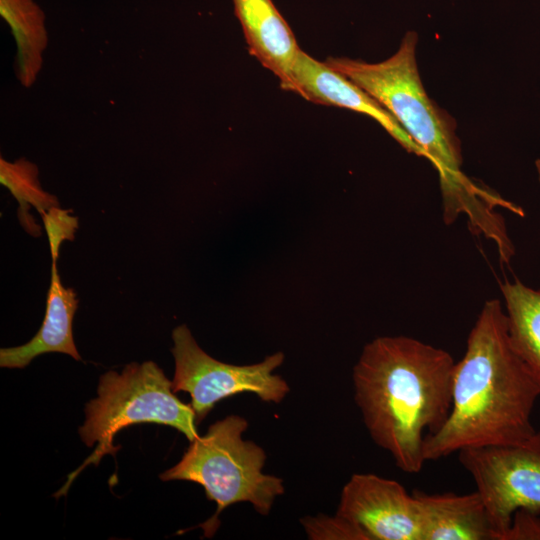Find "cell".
Wrapping results in <instances>:
<instances>
[{"instance_id":"4fadbf2b","label":"cell","mask_w":540,"mask_h":540,"mask_svg":"<svg viewBox=\"0 0 540 540\" xmlns=\"http://www.w3.org/2000/svg\"><path fill=\"white\" fill-rule=\"evenodd\" d=\"M500 289L511 343L540 388V289L518 279Z\"/></svg>"},{"instance_id":"ba28073f","label":"cell","mask_w":540,"mask_h":540,"mask_svg":"<svg viewBox=\"0 0 540 540\" xmlns=\"http://www.w3.org/2000/svg\"><path fill=\"white\" fill-rule=\"evenodd\" d=\"M336 514L360 528L368 540H421L413 494L397 481L372 473L351 476L341 491Z\"/></svg>"},{"instance_id":"5bb4252c","label":"cell","mask_w":540,"mask_h":540,"mask_svg":"<svg viewBox=\"0 0 540 540\" xmlns=\"http://www.w3.org/2000/svg\"><path fill=\"white\" fill-rule=\"evenodd\" d=\"M0 15L16 41L17 78L23 86L30 87L42 67L48 41L44 12L33 0H0Z\"/></svg>"},{"instance_id":"e0dca14e","label":"cell","mask_w":540,"mask_h":540,"mask_svg":"<svg viewBox=\"0 0 540 540\" xmlns=\"http://www.w3.org/2000/svg\"><path fill=\"white\" fill-rule=\"evenodd\" d=\"M41 217L48 236L52 261L57 262L61 243L74 240L78 218L59 206L50 208L41 214Z\"/></svg>"},{"instance_id":"d6986e66","label":"cell","mask_w":540,"mask_h":540,"mask_svg":"<svg viewBox=\"0 0 540 540\" xmlns=\"http://www.w3.org/2000/svg\"><path fill=\"white\" fill-rule=\"evenodd\" d=\"M535 166H536V170H537V174H538V180L540 182V159L536 160Z\"/></svg>"},{"instance_id":"5b68a950","label":"cell","mask_w":540,"mask_h":540,"mask_svg":"<svg viewBox=\"0 0 540 540\" xmlns=\"http://www.w3.org/2000/svg\"><path fill=\"white\" fill-rule=\"evenodd\" d=\"M98 396L86 404L85 421L79 428L82 441L94 452L74 471L55 495H63L88 464L97 465L106 454L115 455V435L128 426L154 423L175 428L191 442L199 436L195 412L172 389L163 370L153 361L130 363L121 373L100 376Z\"/></svg>"},{"instance_id":"30bf717a","label":"cell","mask_w":540,"mask_h":540,"mask_svg":"<svg viewBox=\"0 0 540 540\" xmlns=\"http://www.w3.org/2000/svg\"><path fill=\"white\" fill-rule=\"evenodd\" d=\"M244 37L253 55L295 93L292 70L300 52L295 36L272 0H232Z\"/></svg>"},{"instance_id":"ac0fdd59","label":"cell","mask_w":540,"mask_h":540,"mask_svg":"<svg viewBox=\"0 0 540 540\" xmlns=\"http://www.w3.org/2000/svg\"><path fill=\"white\" fill-rule=\"evenodd\" d=\"M503 540H540V514L518 509Z\"/></svg>"},{"instance_id":"8fae6325","label":"cell","mask_w":540,"mask_h":540,"mask_svg":"<svg viewBox=\"0 0 540 540\" xmlns=\"http://www.w3.org/2000/svg\"><path fill=\"white\" fill-rule=\"evenodd\" d=\"M421 540H498L485 504L477 491L427 494L415 490Z\"/></svg>"},{"instance_id":"8992f818","label":"cell","mask_w":540,"mask_h":540,"mask_svg":"<svg viewBox=\"0 0 540 540\" xmlns=\"http://www.w3.org/2000/svg\"><path fill=\"white\" fill-rule=\"evenodd\" d=\"M175 373L174 392L191 397L197 425L219 401L240 393H253L264 402L280 403L289 393L287 382L273 371L284 361L276 352L251 365L227 364L208 355L196 342L186 325L172 331Z\"/></svg>"},{"instance_id":"7a4b0ae2","label":"cell","mask_w":540,"mask_h":540,"mask_svg":"<svg viewBox=\"0 0 540 540\" xmlns=\"http://www.w3.org/2000/svg\"><path fill=\"white\" fill-rule=\"evenodd\" d=\"M455 363L447 351L415 338L380 336L364 346L353 368L364 424L405 473L421 471L425 436L450 413Z\"/></svg>"},{"instance_id":"7c38bea8","label":"cell","mask_w":540,"mask_h":540,"mask_svg":"<svg viewBox=\"0 0 540 540\" xmlns=\"http://www.w3.org/2000/svg\"><path fill=\"white\" fill-rule=\"evenodd\" d=\"M78 307L76 293L63 286L52 261L50 286L47 293L46 313L42 325L27 343L0 350L2 368H25L37 356L46 353H64L81 360L76 348L72 322Z\"/></svg>"},{"instance_id":"9a60e30c","label":"cell","mask_w":540,"mask_h":540,"mask_svg":"<svg viewBox=\"0 0 540 540\" xmlns=\"http://www.w3.org/2000/svg\"><path fill=\"white\" fill-rule=\"evenodd\" d=\"M0 183L8 188L18 201V217L26 231L34 236L40 235V227L29 215V208H36L41 215L58 206V200L41 188L37 166L24 158L15 162L1 158Z\"/></svg>"},{"instance_id":"6da1fadb","label":"cell","mask_w":540,"mask_h":540,"mask_svg":"<svg viewBox=\"0 0 540 540\" xmlns=\"http://www.w3.org/2000/svg\"><path fill=\"white\" fill-rule=\"evenodd\" d=\"M539 397L540 388L511 343L504 305L487 300L454 366L450 413L425 436V461L528 439L536 431L532 412Z\"/></svg>"},{"instance_id":"52a82bcc","label":"cell","mask_w":540,"mask_h":540,"mask_svg":"<svg viewBox=\"0 0 540 540\" xmlns=\"http://www.w3.org/2000/svg\"><path fill=\"white\" fill-rule=\"evenodd\" d=\"M458 458L475 482L498 540L518 509L540 514V430L512 445L463 449Z\"/></svg>"},{"instance_id":"277c9868","label":"cell","mask_w":540,"mask_h":540,"mask_svg":"<svg viewBox=\"0 0 540 540\" xmlns=\"http://www.w3.org/2000/svg\"><path fill=\"white\" fill-rule=\"evenodd\" d=\"M247 427V420L239 415L216 421L205 435L190 442L175 466L159 475L162 481L198 483L207 499L217 504L214 515L198 525L206 538L215 534L225 508L249 502L257 513L268 515L276 497L285 491L281 478L263 473L265 451L242 438Z\"/></svg>"},{"instance_id":"9c48e42d","label":"cell","mask_w":540,"mask_h":540,"mask_svg":"<svg viewBox=\"0 0 540 540\" xmlns=\"http://www.w3.org/2000/svg\"><path fill=\"white\" fill-rule=\"evenodd\" d=\"M295 93L322 105H333L363 113L376 120L403 148L423 156L393 115L351 80L300 50L292 70Z\"/></svg>"},{"instance_id":"3957f363","label":"cell","mask_w":540,"mask_h":540,"mask_svg":"<svg viewBox=\"0 0 540 540\" xmlns=\"http://www.w3.org/2000/svg\"><path fill=\"white\" fill-rule=\"evenodd\" d=\"M416 44L417 34L410 31L397 52L382 62L330 57L325 63L389 111L436 168L445 223L466 214L478 232L492 234L501 224L489 209L495 198L462 172L455 122L427 96L417 68Z\"/></svg>"},{"instance_id":"2e32d148","label":"cell","mask_w":540,"mask_h":540,"mask_svg":"<svg viewBox=\"0 0 540 540\" xmlns=\"http://www.w3.org/2000/svg\"><path fill=\"white\" fill-rule=\"evenodd\" d=\"M301 523L310 539L368 540L360 528L337 514L335 517H307L302 519Z\"/></svg>"}]
</instances>
